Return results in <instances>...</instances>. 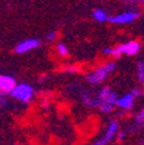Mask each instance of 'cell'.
I'll return each mask as SVG.
<instances>
[{
    "label": "cell",
    "mask_w": 144,
    "mask_h": 145,
    "mask_svg": "<svg viewBox=\"0 0 144 145\" xmlns=\"http://www.w3.org/2000/svg\"><path fill=\"white\" fill-rule=\"evenodd\" d=\"M96 99H97V108L100 109V112L104 114H110L116 108V103H117V93L112 91L110 87L105 86L96 93Z\"/></svg>",
    "instance_id": "1"
},
{
    "label": "cell",
    "mask_w": 144,
    "mask_h": 145,
    "mask_svg": "<svg viewBox=\"0 0 144 145\" xmlns=\"http://www.w3.org/2000/svg\"><path fill=\"white\" fill-rule=\"evenodd\" d=\"M116 67H117L116 62H114V61H109V62L104 63V65L96 67L95 70L88 72L87 75H86V80H87L91 86L101 84L103 82H105V79L109 76V74H112V72L116 70Z\"/></svg>",
    "instance_id": "2"
},
{
    "label": "cell",
    "mask_w": 144,
    "mask_h": 145,
    "mask_svg": "<svg viewBox=\"0 0 144 145\" xmlns=\"http://www.w3.org/2000/svg\"><path fill=\"white\" fill-rule=\"evenodd\" d=\"M34 95H35V89L29 83H17L14 88L9 92V96L12 99L17 100L25 105L31 103V100L34 99Z\"/></svg>",
    "instance_id": "3"
},
{
    "label": "cell",
    "mask_w": 144,
    "mask_h": 145,
    "mask_svg": "<svg viewBox=\"0 0 144 145\" xmlns=\"http://www.w3.org/2000/svg\"><path fill=\"white\" fill-rule=\"evenodd\" d=\"M140 51V43L138 40H130L125 44H120L116 48L112 49V54L114 58H120L121 56L126 54V56H135Z\"/></svg>",
    "instance_id": "4"
},
{
    "label": "cell",
    "mask_w": 144,
    "mask_h": 145,
    "mask_svg": "<svg viewBox=\"0 0 144 145\" xmlns=\"http://www.w3.org/2000/svg\"><path fill=\"white\" fill-rule=\"evenodd\" d=\"M118 128H120V123H118V121L112 119V121L109 122V124H108V127H107V130H105L103 137L99 139L97 141H95L92 145H108L109 142L116 137V133H117Z\"/></svg>",
    "instance_id": "5"
},
{
    "label": "cell",
    "mask_w": 144,
    "mask_h": 145,
    "mask_svg": "<svg viewBox=\"0 0 144 145\" xmlns=\"http://www.w3.org/2000/svg\"><path fill=\"white\" fill-rule=\"evenodd\" d=\"M140 17V13L135 12V10H130V12H123L120 13L117 16H112L108 17V21L112 24H117V25H126V24H131Z\"/></svg>",
    "instance_id": "6"
},
{
    "label": "cell",
    "mask_w": 144,
    "mask_h": 145,
    "mask_svg": "<svg viewBox=\"0 0 144 145\" xmlns=\"http://www.w3.org/2000/svg\"><path fill=\"white\" fill-rule=\"evenodd\" d=\"M40 45V40L39 39H26L20 42L17 45L14 47V52L17 54H24L27 53L30 51H34Z\"/></svg>",
    "instance_id": "7"
},
{
    "label": "cell",
    "mask_w": 144,
    "mask_h": 145,
    "mask_svg": "<svg viewBox=\"0 0 144 145\" xmlns=\"http://www.w3.org/2000/svg\"><path fill=\"white\" fill-rule=\"evenodd\" d=\"M17 84L14 76L7 75V74H1L0 75V92L1 93L9 95V92L14 88V86Z\"/></svg>",
    "instance_id": "8"
},
{
    "label": "cell",
    "mask_w": 144,
    "mask_h": 145,
    "mask_svg": "<svg viewBox=\"0 0 144 145\" xmlns=\"http://www.w3.org/2000/svg\"><path fill=\"white\" fill-rule=\"evenodd\" d=\"M134 104H135V97L131 95V92L123 95V96L118 97L117 103H116V106L120 108L121 110H125V112H129L134 108Z\"/></svg>",
    "instance_id": "9"
},
{
    "label": "cell",
    "mask_w": 144,
    "mask_h": 145,
    "mask_svg": "<svg viewBox=\"0 0 144 145\" xmlns=\"http://www.w3.org/2000/svg\"><path fill=\"white\" fill-rule=\"evenodd\" d=\"M82 101L87 108H97V99L96 95H93L90 91H84L82 92Z\"/></svg>",
    "instance_id": "10"
},
{
    "label": "cell",
    "mask_w": 144,
    "mask_h": 145,
    "mask_svg": "<svg viewBox=\"0 0 144 145\" xmlns=\"http://www.w3.org/2000/svg\"><path fill=\"white\" fill-rule=\"evenodd\" d=\"M92 17L95 18V21L97 22H105L108 21V13L101 8H96L92 10Z\"/></svg>",
    "instance_id": "11"
},
{
    "label": "cell",
    "mask_w": 144,
    "mask_h": 145,
    "mask_svg": "<svg viewBox=\"0 0 144 145\" xmlns=\"http://www.w3.org/2000/svg\"><path fill=\"white\" fill-rule=\"evenodd\" d=\"M134 126L136 127V130L144 126V109L139 110L135 115V122H134Z\"/></svg>",
    "instance_id": "12"
},
{
    "label": "cell",
    "mask_w": 144,
    "mask_h": 145,
    "mask_svg": "<svg viewBox=\"0 0 144 145\" xmlns=\"http://www.w3.org/2000/svg\"><path fill=\"white\" fill-rule=\"evenodd\" d=\"M56 51H57V53H59V56H61V57L69 56V49H68V47H66L64 43H59V44H57Z\"/></svg>",
    "instance_id": "13"
},
{
    "label": "cell",
    "mask_w": 144,
    "mask_h": 145,
    "mask_svg": "<svg viewBox=\"0 0 144 145\" xmlns=\"http://www.w3.org/2000/svg\"><path fill=\"white\" fill-rule=\"evenodd\" d=\"M138 80L140 82L141 84H143V87H144V67H143V65H141V61L138 63Z\"/></svg>",
    "instance_id": "14"
},
{
    "label": "cell",
    "mask_w": 144,
    "mask_h": 145,
    "mask_svg": "<svg viewBox=\"0 0 144 145\" xmlns=\"http://www.w3.org/2000/svg\"><path fill=\"white\" fill-rule=\"evenodd\" d=\"M64 71H65L66 74H77V72L79 71V69L77 66H66L65 69H64Z\"/></svg>",
    "instance_id": "15"
},
{
    "label": "cell",
    "mask_w": 144,
    "mask_h": 145,
    "mask_svg": "<svg viewBox=\"0 0 144 145\" xmlns=\"http://www.w3.org/2000/svg\"><path fill=\"white\" fill-rule=\"evenodd\" d=\"M56 38H57L56 31H51V33H48L47 35H45V39H47L48 42H53V40H56Z\"/></svg>",
    "instance_id": "16"
},
{
    "label": "cell",
    "mask_w": 144,
    "mask_h": 145,
    "mask_svg": "<svg viewBox=\"0 0 144 145\" xmlns=\"http://www.w3.org/2000/svg\"><path fill=\"white\" fill-rule=\"evenodd\" d=\"M125 137H126V133L123 132V131H117V133H116V139H117L118 141H123Z\"/></svg>",
    "instance_id": "17"
},
{
    "label": "cell",
    "mask_w": 144,
    "mask_h": 145,
    "mask_svg": "<svg viewBox=\"0 0 144 145\" xmlns=\"http://www.w3.org/2000/svg\"><path fill=\"white\" fill-rule=\"evenodd\" d=\"M131 95L136 99V97H139L141 95V91L139 89V88H132V89H131Z\"/></svg>",
    "instance_id": "18"
},
{
    "label": "cell",
    "mask_w": 144,
    "mask_h": 145,
    "mask_svg": "<svg viewBox=\"0 0 144 145\" xmlns=\"http://www.w3.org/2000/svg\"><path fill=\"white\" fill-rule=\"evenodd\" d=\"M112 49H113L112 47H105V48L103 49V53H104L105 56H110V54H112Z\"/></svg>",
    "instance_id": "19"
},
{
    "label": "cell",
    "mask_w": 144,
    "mask_h": 145,
    "mask_svg": "<svg viewBox=\"0 0 144 145\" xmlns=\"http://www.w3.org/2000/svg\"><path fill=\"white\" fill-rule=\"evenodd\" d=\"M131 1H134V3H141V4H144V0H131Z\"/></svg>",
    "instance_id": "20"
},
{
    "label": "cell",
    "mask_w": 144,
    "mask_h": 145,
    "mask_svg": "<svg viewBox=\"0 0 144 145\" xmlns=\"http://www.w3.org/2000/svg\"><path fill=\"white\" fill-rule=\"evenodd\" d=\"M141 95H143V96H144V87H143V91H141Z\"/></svg>",
    "instance_id": "21"
},
{
    "label": "cell",
    "mask_w": 144,
    "mask_h": 145,
    "mask_svg": "<svg viewBox=\"0 0 144 145\" xmlns=\"http://www.w3.org/2000/svg\"><path fill=\"white\" fill-rule=\"evenodd\" d=\"M141 65H143V67H144V61H141Z\"/></svg>",
    "instance_id": "22"
}]
</instances>
